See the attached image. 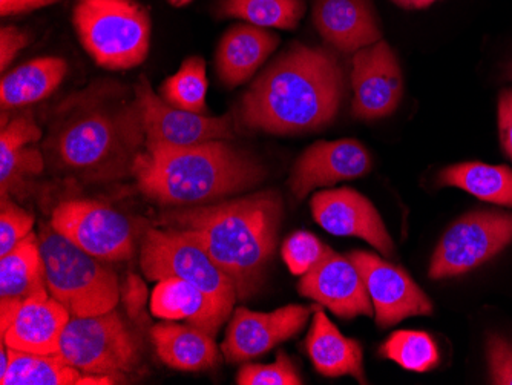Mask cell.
Listing matches in <instances>:
<instances>
[{
	"instance_id": "6da1fadb",
	"label": "cell",
	"mask_w": 512,
	"mask_h": 385,
	"mask_svg": "<svg viewBox=\"0 0 512 385\" xmlns=\"http://www.w3.org/2000/svg\"><path fill=\"white\" fill-rule=\"evenodd\" d=\"M145 145L134 86L102 80L57 106L42 151L54 174L103 185L134 177L135 162Z\"/></svg>"
},
{
	"instance_id": "7a4b0ae2",
	"label": "cell",
	"mask_w": 512,
	"mask_h": 385,
	"mask_svg": "<svg viewBox=\"0 0 512 385\" xmlns=\"http://www.w3.org/2000/svg\"><path fill=\"white\" fill-rule=\"evenodd\" d=\"M284 203L275 189L212 205L169 209L155 226L178 229L197 238L237 289L250 300L266 283L278 247Z\"/></svg>"
},
{
	"instance_id": "3957f363",
	"label": "cell",
	"mask_w": 512,
	"mask_h": 385,
	"mask_svg": "<svg viewBox=\"0 0 512 385\" xmlns=\"http://www.w3.org/2000/svg\"><path fill=\"white\" fill-rule=\"evenodd\" d=\"M345 94L344 68L325 48L295 43L256 77L238 106V125L295 135L329 126Z\"/></svg>"
},
{
	"instance_id": "277c9868",
	"label": "cell",
	"mask_w": 512,
	"mask_h": 385,
	"mask_svg": "<svg viewBox=\"0 0 512 385\" xmlns=\"http://www.w3.org/2000/svg\"><path fill=\"white\" fill-rule=\"evenodd\" d=\"M266 177L260 158L229 140L189 148L145 149L134 166L140 192L169 208L212 205L256 188Z\"/></svg>"
},
{
	"instance_id": "5b68a950",
	"label": "cell",
	"mask_w": 512,
	"mask_h": 385,
	"mask_svg": "<svg viewBox=\"0 0 512 385\" xmlns=\"http://www.w3.org/2000/svg\"><path fill=\"white\" fill-rule=\"evenodd\" d=\"M46 287L71 316H96L114 310L122 287L114 269L57 232L51 223L39 228Z\"/></svg>"
},
{
	"instance_id": "8992f818",
	"label": "cell",
	"mask_w": 512,
	"mask_h": 385,
	"mask_svg": "<svg viewBox=\"0 0 512 385\" xmlns=\"http://www.w3.org/2000/svg\"><path fill=\"white\" fill-rule=\"evenodd\" d=\"M73 24L86 53L106 70H131L148 57L151 17L135 0H77Z\"/></svg>"
},
{
	"instance_id": "52a82bcc",
	"label": "cell",
	"mask_w": 512,
	"mask_h": 385,
	"mask_svg": "<svg viewBox=\"0 0 512 385\" xmlns=\"http://www.w3.org/2000/svg\"><path fill=\"white\" fill-rule=\"evenodd\" d=\"M140 267L149 281L180 278L194 284L230 316L237 303L235 284L215 263L206 247L178 229L149 226L140 247Z\"/></svg>"
},
{
	"instance_id": "ba28073f",
	"label": "cell",
	"mask_w": 512,
	"mask_h": 385,
	"mask_svg": "<svg viewBox=\"0 0 512 385\" xmlns=\"http://www.w3.org/2000/svg\"><path fill=\"white\" fill-rule=\"evenodd\" d=\"M142 339L117 310L96 316H71L60 339V359L83 375L119 376L142 362Z\"/></svg>"
},
{
	"instance_id": "9c48e42d",
	"label": "cell",
	"mask_w": 512,
	"mask_h": 385,
	"mask_svg": "<svg viewBox=\"0 0 512 385\" xmlns=\"http://www.w3.org/2000/svg\"><path fill=\"white\" fill-rule=\"evenodd\" d=\"M512 243L511 212L476 209L454 221L437 244L428 277L445 280L468 274Z\"/></svg>"
},
{
	"instance_id": "30bf717a",
	"label": "cell",
	"mask_w": 512,
	"mask_h": 385,
	"mask_svg": "<svg viewBox=\"0 0 512 385\" xmlns=\"http://www.w3.org/2000/svg\"><path fill=\"white\" fill-rule=\"evenodd\" d=\"M50 223L83 251L105 263L131 260L137 249V224L99 201H63L54 209Z\"/></svg>"
},
{
	"instance_id": "8fae6325",
	"label": "cell",
	"mask_w": 512,
	"mask_h": 385,
	"mask_svg": "<svg viewBox=\"0 0 512 385\" xmlns=\"http://www.w3.org/2000/svg\"><path fill=\"white\" fill-rule=\"evenodd\" d=\"M134 89L142 108L146 151L189 148L217 140H234L237 137L238 123L232 114L209 117L174 108L154 93L145 76L140 77Z\"/></svg>"
},
{
	"instance_id": "7c38bea8",
	"label": "cell",
	"mask_w": 512,
	"mask_h": 385,
	"mask_svg": "<svg viewBox=\"0 0 512 385\" xmlns=\"http://www.w3.org/2000/svg\"><path fill=\"white\" fill-rule=\"evenodd\" d=\"M313 307L289 304L273 312H252L238 307L230 318L221 352L230 364H241L266 355L298 335L310 320Z\"/></svg>"
},
{
	"instance_id": "4fadbf2b",
	"label": "cell",
	"mask_w": 512,
	"mask_h": 385,
	"mask_svg": "<svg viewBox=\"0 0 512 385\" xmlns=\"http://www.w3.org/2000/svg\"><path fill=\"white\" fill-rule=\"evenodd\" d=\"M358 267L367 286L376 324L381 329L396 326L411 316H428L433 303L402 267L382 260L378 255L353 251L347 255Z\"/></svg>"
},
{
	"instance_id": "5bb4252c",
	"label": "cell",
	"mask_w": 512,
	"mask_h": 385,
	"mask_svg": "<svg viewBox=\"0 0 512 385\" xmlns=\"http://www.w3.org/2000/svg\"><path fill=\"white\" fill-rule=\"evenodd\" d=\"M352 111L356 119L391 116L404 94V77L394 51L384 40L362 48L353 56Z\"/></svg>"
},
{
	"instance_id": "9a60e30c",
	"label": "cell",
	"mask_w": 512,
	"mask_h": 385,
	"mask_svg": "<svg viewBox=\"0 0 512 385\" xmlns=\"http://www.w3.org/2000/svg\"><path fill=\"white\" fill-rule=\"evenodd\" d=\"M301 297L327 307L342 320L373 316L375 309L358 267L348 257L327 247L321 260L302 275L298 283Z\"/></svg>"
},
{
	"instance_id": "2e32d148",
	"label": "cell",
	"mask_w": 512,
	"mask_h": 385,
	"mask_svg": "<svg viewBox=\"0 0 512 385\" xmlns=\"http://www.w3.org/2000/svg\"><path fill=\"white\" fill-rule=\"evenodd\" d=\"M310 209L316 223L329 234L361 238L384 257H393L394 243L381 214L367 197L355 189L316 192L310 201Z\"/></svg>"
},
{
	"instance_id": "e0dca14e",
	"label": "cell",
	"mask_w": 512,
	"mask_h": 385,
	"mask_svg": "<svg viewBox=\"0 0 512 385\" xmlns=\"http://www.w3.org/2000/svg\"><path fill=\"white\" fill-rule=\"evenodd\" d=\"M370 171V152L358 140L316 142L296 160L289 188L296 200L301 201L315 189L355 180Z\"/></svg>"
},
{
	"instance_id": "ac0fdd59",
	"label": "cell",
	"mask_w": 512,
	"mask_h": 385,
	"mask_svg": "<svg viewBox=\"0 0 512 385\" xmlns=\"http://www.w3.org/2000/svg\"><path fill=\"white\" fill-rule=\"evenodd\" d=\"M69 320V310L51 297L48 290H42L23 301L13 323L2 332L0 341L17 352L56 355Z\"/></svg>"
},
{
	"instance_id": "d6986e66",
	"label": "cell",
	"mask_w": 512,
	"mask_h": 385,
	"mask_svg": "<svg viewBox=\"0 0 512 385\" xmlns=\"http://www.w3.org/2000/svg\"><path fill=\"white\" fill-rule=\"evenodd\" d=\"M313 24L341 53H358L382 39L371 0H315Z\"/></svg>"
},
{
	"instance_id": "ffe728a7",
	"label": "cell",
	"mask_w": 512,
	"mask_h": 385,
	"mask_svg": "<svg viewBox=\"0 0 512 385\" xmlns=\"http://www.w3.org/2000/svg\"><path fill=\"white\" fill-rule=\"evenodd\" d=\"M279 37L255 25H235L221 37L215 53L218 77L229 88L243 85L278 48Z\"/></svg>"
},
{
	"instance_id": "44dd1931",
	"label": "cell",
	"mask_w": 512,
	"mask_h": 385,
	"mask_svg": "<svg viewBox=\"0 0 512 385\" xmlns=\"http://www.w3.org/2000/svg\"><path fill=\"white\" fill-rule=\"evenodd\" d=\"M151 341L161 362L180 372H203L220 366L215 336L192 324L165 320L151 329Z\"/></svg>"
},
{
	"instance_id": "7402d4cb",
	"label": "cell",
	"mask_w": 512,
	"mask_h": 385,
	"mask_svg": "<svg viewBox=\"0 0 512 385\" xmlns=\"http://www.w3.org/2000/svg\"><path fill=\"white\" fill-rule=\"evenodd\" d=\"M306 350L313 366L322 376H352L359 384H367L361 344L341 333L321 307L315 306L312 327L306 338Z\"/></svg>"
},
{
	"instance_id": "603a6c76",
	"label": "cell",
	"mask_w": 512,
	"mask_h": 385,
	"mask_svg": "<svg viewBox=\"0 0 512 385\" xmlns=\"http://www.w3.org/2000/svg\"><path fill=\"white\" fill-rule=\"evenodd\" d=\"M151 312L160 320L188 321L212 336L229 320L209 295L180 278L158 281L152 292Z\"/></svg>"
},
{
	"instance_id": "cb8c5ba5",
	"label": "cell",
	"mask_w": 512,
	"mask_h": 385,
	"mask_svg": "<svg viewBox=\"0 0 512 385\" xmlns=\"http://www.w3.org/2000/svg\"><path fill=\"white\" fill-rule=\"evenodd\" d=\"M68 73V65L60 57H40L17 66L2 76L0 106L2 111L25 108L48 99L59 88Z\"/></svg>"
},
{
	"instance_id": "d4e9b609",
	"label": "cell",
	"mask_w": 512,
	"mask_h": 385,
	"mask_svg": "<svg viewBox=\"0 0 512 385\" xmlns=\"http://www.w3.org/2000/svg\"><path fill=\"white\" fill-rule=\"evenodd\" d=\"M10 366L0 385H112L117 379L111 376L83 375L76 367L69 366L57 355L17 352L8 349Z\"/></svg>"
},
{
	"instance_id": "484cf974",
	"label": "cell",
	"mask_w": 512,
	"mask_h": 385,
	"mask_svg": "<svg viewBox=\"0 0 512 385\" xmlns=\"http://www.w3.org/2000/svg\"><path fill=\"white\" fill-rule=\"evenodd\" d=\"M48 290L39 235L31 232L8 254L0 257V298L25 301Z\"/></svg>"
},
{
	"instance_id": "4316f807",
	"label": "cell",
	"mask_w": 512,
	"mask_h": 385,
	"mask_svg": "<svg viewBox=\"0 0 512 385\" xmlns=\"http://www.w3.org/2000/svg\"><path fill=\"white\" fill-rule=\"evenodd\" d=\"M437 185L459 188L479 200L512 208V171L508 166L457 163L439 172Z\"/></svg>"
},
{
	"instance_id": "83f0119b",
	"label": "cell",
	"mask_w": 512,
	"mask_h": 385,
	"mask_svg": "<svg viewBox=\"0 0 512 385\" xmlns=\"http://www.w3.org/2000/svg\"><path fill=\"white\" fill-rule=\"evenodd\" d=\"M306 13L302 0H220L217 14L261 28L295 30Z\"/></svg>"
},
{
	"instance_id": "f1b7e54d",
	"label": "cell",
	"mask_w": 512,
	"mask_h": 385,
	"mask_svg": "<svg viewBox=\"0 0 512 385\" xmlns=\"http://www.w3.org/2000/svg\"><path fill=\"white\" fill-rule=\"evenodd\" d=\"M382 358L396 362L408 372L425 373L439 366L436 341L421 330H398L391 333L379 349Z\"/></svg>"
},
{
	"instance_id": "f546056e",
	"label": "cell",
	"mask_w": 512,
	"mask_h": 385,
	"mask_svg": "<svg viewBox=\"0 0 512 385\" xmlns=\"http://www.w3.org/2000/svg\"><path fill=\"white\" fill-rule=\"evenodd\" d=\"M160 94L174 108L204 114L207 111L206 62L197 56L184 60L180 70L163 82Z\"/></svg>"
},
{
	"instance_id": "4dcf8cb0",
	"label": "cell",
	"mask_w": 512,
	"mask_h": 385,
	"mask_svg": "<svg viewBox=\"0 0 512 385\" xmlns=\"http://www.w3.org/2000/svg\"><path fill=\"white\" fill-rule=\"evenodd\" d=\"M46 162L42 148L34 143L0 148V197L22 195L30 180L45 171Z\"/></svg>"
},
{
	"instance_id": "1f68e13d",
	"label": "cell",
	"mask_w": 512,
	"mask_h": 385,
	"mask_svg": "<svg viewBox=\"0 0 512 385\" xmlns=\"http://www.w3.org/2000/svg\"><path fill=\"white\" fill-rule=\"evenodd\" d=\"M238 385H301V376L289 356L281 350L273 364H244L237 375Z\"/></svg>"
},
{
	"instance_id": "d6a6232c",
	"label": "cell",
	"mask_w": 512,
	"mask_h": 385,
	"mask_svg": "<svg viewBox=\"0 0 512 385\" xmlns=\"http://www.w3.org/2000/svg\"><path fill=\"white\" fill-rule=\"evenodd\" d=\"M325 244L318 237L307 231L295 232L290 235L281 247L284 263L293 275L307 274L327 251Z\"/></svg>"
},
{
	"instance_id": "836d02e7",
	"label": "cell",
	"mask_w": 512,
	"mask_h": 385,
	"mask_svg": "<svg viewBox=\"0 0 512 385\" xmlns=\"http://www.w3.org/2000/svg\"><path fill=\"white\" fill-rule=\"evenodd\" d=\"M34 215L4 197L0 200V257L33 232Z\"/></svg>"
},
{
	"instance_id": "e575fe53",
	"label": "cell",
	"mask_w": 512,
	"mask_h": 385,
	"mask_svg": "<svg viewBox=\"0 0 512 385\" xmlns=\"http://www.w3.org/2000/svg\"><path fill=\"white\" fill-rule=\"evenodd\" d=\"M486 361L490 370L491 384L512 385V343L491 332L486 336Z\"/></svg>"
},
{
	"instance_id": "d590c367",
	"label": "cell",
	"mask_w": 512,
	"mask_h": 385,
	"mask_svg": "<svg viewBox=\"0 0 512 385\" xmlns=\"http://www.w3.org/2000/svg\"><path fill=\"white\" fill-rule=\"evenodd\" d=\"M31 36L16 27H2L0 30V70L4 73L14 57L30 45Z\"/></svg>"
},
{
	"instance_id": "8d00e7d4",
	"label": "cell",
	"mask_w": 512,
	"mask_h": 385,
	"mask_svg": "<svg viewBox=\"0 0 512 385\" xmlns=\"http://www.w3.org/2000/svg\"><path fill=\"white\" fill-rule=\"evenodd\" d=\"M499 135L503 151L512 162V89L499 97Z\"/></svg>"
},
{
	"instance_id": "74e56055",
	"label": "cell",
	"mask_w": 512,
	"mask_h": 385,
	"mask_svg": "<svg viewBox=\"0 0 512 385\" xmlns=\"http://www.w3.org/2000/svg\"><path fill=\"white\" fill-rule=\"evenodd\" d=\"M125 295L126 307H128L129 315L137 318L138 313L142 312L143 304L146 301V287L140 278L135 275H129L126 281Z\"/></svg>"
},
{
	"instance_id": "f35d334b",
	"label": "cell",
	"mask_w": 512,
	"mask_h": 385,
	"mask_svg": "<svg viewBox=\"0 0 512 385\" xmlns=\"http://www.w3.org/2000/svg\"><path fill=\"white\" fill-rule=\"evenodd\" d=\"M60 0H0V13L2 16H14V14L30 13L39 8L50 7Z\"/></svg>"
},
{
	"instance_id": "ab89813d",
	"label": "cell",
	"mask_w": 512,
	"mask_h": 385,
	"mask_svg": "<svg viewBox=\"0 0 512 385\" xmlns=\"http://www.w3.org/2000/svg\"><path fill=\"white\" fill-rule=\"evenodd\" d=\"M393 2L407 10H421V8L430 7L436 0H393Z\"/></svg>"
},
{
	"instance_id": "60d3db41",
	"label": "cell",
	"mask_w": 512,
	"mask_h": 385,
	"mask_svg": "<svg viewBox=\"0 0 512 385\" xmlns=\"http://www.w3.org/2000/svg\"><path fill=\"white\" fill-rule=\"evenodd\" d=\"M10 366V353L4 341H0V376H4Z\"/></svg>"
},
{
	"instance_id": "b9f144b4",
	"label": "cell",
	"mask_w": 512,
	"mask_h": 385,
	"mask_svg": "<svg viewBox=\"0 0 512 385\" xmlns=\"http://www.w3.org/2000/svg\"><path fill=\"white\" fill-rule=\"evenodd\" d=\"M192 0H169V4L174 5V7H186V5L191 4Z\"/></svg>"
},
{
	"instance_id": "7bdbcfd3",
	"label": "cell",
	"mask_w": 512,
	"mask_h": 385,
	"mask_svg": "<svg viewBox=\"0 0 512 385\" xmlns=\"http://www.w3.org/2000/svg\"><path fill=\"white\" fill-rule=\"evenodd\" d=\"M511 76H512V71H511Z\"/></svg>"
}]
</instances>
